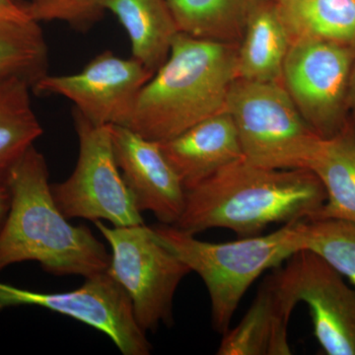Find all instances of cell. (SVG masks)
<instances>
[{
  "instance_id": "2e32d148",
  "label": "cell",
  "mask_w": 355,
  "mask_h": 355,
  "mask_svg": "<svg viewBox=\"0 0 355 355\" xmlns=\"http://www.w3.org/2000/svg\"><path fill=\"white\" fill-rule=\"evenodd\" d=\"M105 9L127 32L132 57L153 72L164 64L179 33L167 0H106Z\"/></svg>"
},
{
  "instance_id": "9c48e42d",
  "label": "cell",
  "mask_w": 355,
  "mask_h": 355,
  "mask_svg": "<svg viewBox=\"0 0 355 355\" xmlns=\"http://www.w3.org/2000/svg\"><path fill=\"white\" fill-rule=\"evenodd\" d=\"M16 306H38L83 322L109 336L123 354H150V343L135 321L127 292L108 272L86 277L83 286L60 293L0 282V312Z\"/></svg>"
},
{
  "instance_id": "6da1fadb",
  "label": "cell",
  "mask_w": 355,
  "mask_h": 355,
  "mask_svg": "<svg viewBox=\"0 0 355 355\" xmlns=\"http://www.w3.org/2000/svg\"><path fill=\"white\" fill-rule=\"evenodd\" d=\"M175 224L191 234L225 228L239 238L261 235L273 223L313 220L326 200L324 186L309 169H275L242 158L186 191Z\"/></svg>"
},
{
  "instance_id": "30bf717a",
  "label": "cell",
  "mask_w": 355,
  "mask_h": 355,
  "mask_svg": "<svg viewBox=\"0 0 355 355\" xmlns=\"http://www.w3.org/2000/svg\"><path fill=\"white\" fill-rule=\"evenodd\" d=\"M154 72L133 57L123 58L106 51L81 71L46 76L33 88L36 94L58 95L97 125L128 128L142 88Z\"/></svg>"
},
{
  "instance_id": "603a6c76",
  "label": "cell",
  "mask_w": 355,
  "mask_h": 355,
  "mask_svg": "<svg viewBox=\"0 0 355 355\" xmlns=\"http://www.w3.org/2000/svg\"><path fill=\"white\" fill-rule=\"evenodd\" d=\"M106 0H28L24 3L36 22L65 23L77 32L87 33L104 17Z\"/></svg>"
},
{
  "instance_id": "d6986e66",
  "label": "cell",
  "mask_w": 355,
  "mask_h": 355,
  "mask_svg": "<svg viewBox=\"0 0 355 355\" xmlns=\"http://www.w3.org/2000/svg\"><path fill=\"white\" fill-rule=\"evenodd\" d=\"M279 6L291 43L316 40L355 50V0H287Z\"/></svg>"
},
{
  "instance_id": "ffe728a7",
  "label": "cell",
  "mask_w": 355,
  "mask_h": 355,
  "mask_svg": "<svg viewBox=\"0 0 355 355\" xmlns=\"http://www.w3.org/2000/svg\"><path fill=\"white\" fill-rule=\"evenodd\" d=\"M167 1L179 33L217 43H241L250 0Z\"/></svg>"
},
{
  "instance_id": "ac0fdd59",
  "label": "cell",
  "mask_w": 355,
  "mask_h": 355,
  "mask_svg": "<svg viewBox=\"0 0 355 355\" xmlns=\"http://www.w3.org/2000/svg\"><path fill=\"white\" fill-rule=\"evenodd\" d=\"M32 85L19 77L0 78V187L43 135L32 106Z\"/></svg>"
},
{
  "instance_id": "44dd1931",
  "label": "cell",
  "mask_w": 355,
  "mask_h": 355,
  "mask_svg": "<svg viewBox=\"0 0 355 355\" xmlns=\"http://www.w3.org/2000/svg\"><path fill=\"white\" fill-rule=\"evenodd\" d=\"M49 50L40 23L0 21V78L15 76L32 88L48 76Z\"/></svg>"
},
{
  "instance_id": "3957f363",
  "label": "cell",
  "mask_w": 355,
  "mask_h": 355,
  "mask_svg": "<svg viewBox=\"0 0 355 355\" xmlns=\"http://www.w3.org/2000/svg\"><path fill=\"white\" fill-rule=\"evenodd\" d=\"M238 46L178 33L167 60L142 88L128 128L162 142L225 111Z\"/></svg>"
},
{
  "instance_id": "83f0119b",
  "label": "cell",
  "mask_w": 355,
  "mask_h": 355,
  "mask_svg": "<svg viewBox=\"0 0 355 355\" xmlns=\"http://www.w3.org/2000/svg\"><path fill=\"white\" fill-rule=\"evenodd\" d=\"M18 2H20V3H23V0H17ZM24 4V3H23Z\"/></svg>"
},
{
  "instance_id": "8fae6325",
  "label": "cell",
  "mask_w": 355,
  "mask_h": 355,
  "mask_svg": "<svg viewBox=\"0 0 355 355\" xmlns=\"http://www.w3.org/2000/svg\"><path fill=\"white\" fill-rule=\"evenodd\" d=\"M295 303L304 302L320 347L328 355H355V291L319 254L300 250L272 272Z\"/></svg>"
},
{
  "instance_id": "d4e9b609",
  "label": "cell",
  "mask_w": 355,
  "mask_h": 355,
  "mask_svg": "<svg viewBox=\"0 0 355 355\" xmlns=\"http://www.w3.org/2000/svg\"><path fill=\"white\" fill-rule=\"evenodd\" d=\"M349 110L350 121H352L355 130V62L349 77Z\"/></svg>"
},
{
  "instance_id": "277c9868",
  "label": "cell",
  "mask_w": 355,
  "mask_h": 355,
  "mask_svg": "<svg viewBox=\"0 0 355 355\" xmlns=\"http://www.w3.org/2000/svg\"><path fill=\"white\" fill-rule=\"evenodd\" d=\"M303 220L284 224L275 232L210 243L175 225L160 224L153 230L158 239L200 275L209 291L214 330L223 335L230 328L243 296L259 277L300 251L299 233Z\"/></svg>"
},
{
  "instance_id": "4316f807",
  "label": "cell",
  "mask_w": 355,
  "mask_h": 355,
  "mask_svg": "<svg viewBox=\"0 0 355 355\" xmlns=\"http://www.w3.org/2000/svg\"><path fill=\"white\" fill-rule=\"evenodd\" d=\"M270 1L275 2V3L277 4H282L284 3V2L287 1V0H270Z\"/></svg>"
},
{
  "instance_id": "9a60e30c",
  "label": "cell",
  "mask_w": 355,
  "mask_h": 355,
  "mask_svg": "<svg viewBox=\"0 0 355 355\" xmlns=\"http://www.w3.org/2000/svg\"><path fill=\"white\" fill-rule=\"evenodd\" d=\"M291 46L279 4L270 0H250L244 34L238 46L237 78L282 81Z\"/></svg>"
},
{
  "instance_id": "e0dca14e",
  "label": "cell",
  "mask_w": 355,
  "mask_h": 355,
  "mask_svg": "<svg viewBox=\"0 0 355 355\" xmlns=\"http://www.w3.org/2000/svg\"><path fill=\"white\" fill-rule=\"evenodd\" d=\"M309 170L326 191L323 207L313 220L336 219L355 223V130L350 123L342 132L323 139Z\"/></svg>"
},
{
  "instance_id": "52a82bcc",
  "label": "cell",
  "mask_w": 355,
  "mask_h": 355,
  "mask_svg": "<svg viewBox=\"0 0 355 355\" xmlns=\"http://www.w3.org/2000/svg\"><path fill=\"white\" fill-rule=\"evenodd\" d=\"M79 153L73 172L51 184L58 209L67 219L106 220L113 226L144 224L141 212L114 158L111 125H97L73 110Z\"/></svg>"
},
{
  "instance_id": "7402d4cb",
  "label": "cell",
  "mask_w": 355,
  "mask_h": 355,
  "mask_svg": "<svg viewBox=\"0 0 355 355\" xmlns=\"http://www.w3.org/2000/svg\"><path fill=\"white\" fill-rule=\"evenodd\" d=\"M300 250L319 254L355 287V223L336 219L303 220Z\"/></svg>"
},
{
  "instance_id": "484cf974",
  "label": "cell",
  "mask_w": 355,
  "mask_h": 355,
  "mask_svg": "<svg viewBox=\"0 0 355 355\" xmlns=\"http://www.w3.org/2000/svg\"><path fill=\"white\" fill-rule=\"evenodd\" d=\"M10 207V193L7 187H0V226L6 220Z\"/></svg>"
},
{
  "instance_id": "7a4b0ae2",
  "label": "cell",
  "mask_w": 355,
  "mask_h": 355,
  "mask_svg": "<svg viewBox=\"0 0 355 355\" xmlns=\"http://www.w3.org/2000/svg\"><path fill=\"white\" fill-rule=\"evenodd\" d=\"M43 154L32 146L9 175L10 207L0 226V272L38 261L55 275L92 277L107 272L111 256L86 226H73L58 209Z\"/></svg>"
},
{
  "instance_id": "5b68a950",
  "label": "cell",
  "mask_w": 355,
  "mask_h": 355,
  "mask_svg": "<svg viewBox=\"0 0 355 355\" xmlns=\"http://www.w3.org/2000/svg\"><path fill=\"white\" fill-rule=\"evenodd\" d=\"M225 111L248 162L275 169H309L323 137L305 121L282 81L236 78Z\"/></svg>"
},
{
  "instance_id": "8992f818",
  "label": "cell",
  "mask_w": 355,
  "mask_h": 355,
  "mask_svg": "<svg viewBox=\"0 0 355 355\" xmlns=\"http://www.w3.org/2000/svg\"><path fill=\"white\" fill-rule=\"evenodd\" d=\"M95 225L111 246L107 272L127 292L140 329L146 333L172 324L175 293L190 268L144 223L109 227L98 220Z\"/></svg>"
},
{
  "instance_id": "ba28073f",
  "label": "cell",
  "mask_w": 355,
  "mask_h": 355,
  "mask_svg": "<svg viewBox=\"0 0 355 355\" xmlns=\"http://www.w3.org/2000/svg\"><path fill=\"white\" fill-rule=\"evenodd\" d=\"M355 50L328 42H292L282 83L311 128L323 139L352 123L349 110L350 72Z\"/></svg>"
},
{
  "instance_id": "4fadbf2b",
  "label": "cell",
  "mask_w": 355,
  "mask_h": 355,
  "mask_svg": "<svg viewBox=\"0 0 355 355\" xmlns=\"http://www.w3.org/2000/svg\"><path fill=\"white\" fill-rule=\"evenodd\" d=\"M159 144L186 191L244 158L234 121L226 111Z\"/></svg>"
},
{
  "instance_id": "cb8c5ba5",
  "label": "cell",
  "mask_w": 355,
  "mask_h": 355,
  "mask_svg": "<svg viewBox=\"0 0 355 355\" xmlns=\"http://www.w3.org/2000/svg\"><path fill=\"white\" fill-rule=\"evenodd\" d=\"M33 20L26 10L24 4L17 0H0V21L6 22H27Z\"/></svg>"
},
{
  "instance_id": "7c38bea8",
  "label": "cell",
  "mask_w": 355,
  "mask_h": 355,
  "mask_svg": "<svg viewBox=\"0 0 355 355\" xmlns=\"http://www.w3.org/2000/svg\"><path fill=\"white\" fill-rule=\"evenodd\" d=\"M111 135L116 164L137 209L175 225L186 205V189L160 144L119 125H111Z\"/></svg>"
},
{
  "instance_id": "5bb4252c",
  "label": "cell",
  "mask_w": 355,
  "mask_h": 355,
  "mask_svg": "<svg viewBox=\"0 0 355 355\" xmlns=\"http://www.w3.org/2000/svg\"><path fill=\"white\" fill-rule=\"evenodd\" d=\"M295 307L272 273L260 286L240 323L222 335L216 354L291 355L288 323Z\"/></svg>"
}]
</instances>
